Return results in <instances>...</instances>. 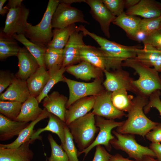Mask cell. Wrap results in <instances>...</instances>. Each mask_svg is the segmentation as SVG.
<instances>
[{
	"label": "cell",
	"mask_w": 161,
	"mask_h": 161,
	"mask_svg": "<svg viewBox=\"0 0 161 161\" xmlns=\"http://www.w3.org/2000/svg\"><path fill=\"white\" fill-rule=\"evenodd\" d=\"M77 29L83 32L85 36L88 35L92 38L100 46L99 48L106 59L105 70L108 71L122 68L124 61L135 58L138 49L142 48L140 45L126 46L111 41L89 32L82 25L78 26Z\"/></svg>",
	"instance_id": "cell-1"
},
{
	"label": "cell",
	"mask_w": 161,
	"mask_h": 161,
	"mask_svg": "<svg viewBox=\"0 0 161 161\" xmlns=\"http://www.w3.org/2000/svg\"><path fill=\"white\" fill-rule=\"evenodd\" d=\"M148 101L147 97L136 95L133 99L131 108L128 112L127 119L123 125L117 128L116 131L122 134L138 135L144 138L159 123L150 120L144 112V108Z\"/></svg>",
	"instance_id": "cell-2"
},
{
	"label": "cell",
	"mask_w": 161,
	"mask_h": 161,
	"mask_svg": "<svg viewBox=\"0 0 161 161\" xmlns=\"http://www.w3.org/2000/svg\"><path fill=\"white\" fill-rule=\"evenodd\" d=\"M122 66L133 69L139 75L138 79L133 80L132 83L140 95L148 98L154 91H161V78L154 68L143 64L135 58L124 61Z\"/></svg>",
	"instance_id": "cell-3"
},
{
	"label": "cell",
	"mask_w": 161,
	"mask_h": 161,
	"mask_svg": "<svg viewBox=\"0 0 161 161\" xmlns=\"http://www.w3.org/2000/svg\"><path fill=\"white\" fill-rule=\"evenodd\" d=\"M58 0H49L41 21L32 25L28 23L24 35L32 42L47 47L53 37L52 20L58 4Z\"/></svg>",
	"instance_id": "cell-4"
},
{
	"label": "cell",
	"mask_w": 161,
	"mask_h": 161,
	"mask_svg": "<svg viewBox=\"0 0 161 161\" xmlns=\"http://www.w3.org/2000/svg\"><path fill=\"white\" fill-rule=\"evenodd\" d=\"M67 126L79 151L90 145L99 131L95 125V116L92 112L75 120Z\"/></svg>",
	"instance_id": "cell-5"
},
{
	"label": "cell",
	"mask_w": 161,
	"mask_h": 161,
	"mask_svg": "<svg viewBox=\"0 0 161 161\" xmlns=\"http://www.w3.org/2000/svg\"><path fill=\"white\" fill-rule=\"evenodd\" d=\"M112 133L115 138L110 142L112 146L125 152L130 158L137 161H141L145 156L156 158L155 154L149 147L143 146L137 142L134 135L122 134L115 130Z\"/></svg>",
	"instance_id": "cell-6"
},
{
	"label": "cell",
	"mask_w": 161,
	"mask_h": 161,
	"mask_svg": "<svg viewBox=\"0 0 161 161\" xmlns=\"http://www.w3.org/2000/svg\"><path fill=\"white\" fill-rule=\"evenodd\" d=\"M64 82L66 83L69 90L66 109L76 101L88 96H96L105 89L103 85V78L95 79L92 82L86 83L75 81L64 76Z\"/></svg>",
	"instance_id": "cell-7"
},
{
	"label": "cell",
	"mask_w": 161,
	"mask_h": 161,
	"mask_svg": "<svg viewBox=\"0 0 161 161\" xmlns=\"http://www.w3.org/2000/svg\"><path fill=\"white\" fill-rule=\"evenodd\" d=\"M95 125L99 128V132L93 143L88 148L81 151H78V156L82 154L85 158L89 152L97 145H103L108 151H110L112 146L110 143L115 137L112 134V130L122 126L125 120L116 121L114 120L107 119L98 116H95Z\"/></svg>",
	"instance_id": "cell-8"
},
{
	"label": "cell",
	"mask_w": 161,
	"mask_h": 161,
	"mask_svg": "<svg viewBox=\"0 0 161 161\" xmlns=\"http://www.w3.org/2000/svg\"><path fill=\"white\" fill-rule=\"evenodd\" d=\"M77 22L89 24L84 19L81 10L71 5L59 3L52 17V28H63Z\"/></svg>",
	"instance_id": "cell-9"
},
{
	"label": "cell",
	"mask_w": 161,
	"mask_h": 161,
	"mask_svg": "<svg viewBox=\"0 0 161 161\" xmlns=\"http://www.w3.org/2000/svg\"><path fill=\"white\" fill-rule=\"evenodd\" d=\"M103 72L105 79L103 85L106 90L112 92L120 89H125L136 95H140L133 84L134 79L131 78L128 72L122 68L112 71L105 70Z\"/></svg>",
	"instance_id": "cell-10"
},
{
	"label": "cell",
	"mask_w": 161,
	"mask_h": 161,
	"mask_svg": "<svg viewBox=\"0 0 161 161\" xmlns=\"http://www.w3.org/2000/svg\"><path fill=\"white\" fill-rule=\"evenodd\" d=\"M8 10L3 32L10 36L16 34L24 35L28 23L29 10L22 4L19 7Z\"/></svg>",
	"instance_id": "cell-11"
},
{
	"label": "cell",
	"mask_w": 161,
	"mask_h": 161,
	"mask_svg": "<svg viewBox=\"0 0 161 161\" xmlns=\"http://www.w3.org/2000/svg\"><path fill=\"white\" fill-rule=\"evenodd\" d=\"M111 92L106 89L95 96L92 113L95 116L107 119H120L126 116L125 113L117 109L113 105Z\"/></svg>",
	"instance_id": "cell-12"
},
{
	"label": "cell",
	"mask_w": 161,
	"mask_h": 161,
	"mask_svg": "<svg viewBox=\"0 0 161 161\" xmlns=\"http://www.w3.org/2000/svg\"><path fill=\"white\" fill-rule=\"evenodd\" d=\"M78 27V26H77ZM83 32L77 29L71 33L68 42L63 49L62 66L64 67L76 64L81 61L80 51L84 44Z\"/></svg>",
	"instance_id": "cell-13"
},
{
	"label": "cell",
	"mask_w": 161,
	"mask_h": 161,
	"mask_svg": "<svg viewBox=\"0 0 161 161\" xmlns=\"http://www.w3.org/2000/svg\"><path fill=\"white\" fill-rule=\"evenodd\" d=\"M85 2L90 7V14L99 23L105 35L108 38H110V24L116 17L111 13L101 0H85Z\"/></svg>",
	"instance_id": "cell-14"
},
{
	"label": "cell",
	"mask_w": 161,
	"mask_h": 161,
	"mask_svg": "<svg viewBox=\"0 0 161 161\" xmlns=\"http://www.w3.org/2000/svg\"><path fill=\"white\" fill-rule=\"evenodd\" d=\"M17 57L18 70L15 75L19 79L26 81L40 66L35 57L24 47H20Z\"/></svg>",
	"instance_id": "cell-15"
},
{
	"label": "cell",
	"mask_w": 161,
	"mask_h": 161,
	"mask_svg": "<svg viewBox=\"0 0 161 161\" xmlns=\"http://www.w3.org/2000/svg\"><path fill=\"white\" fill-rule=\"evenodd\" d=\"M95 96H90L80 99L66 109L65 123L68 126L75 120L82 117L93 109Z\"/></svg>",
	"instance_id": "cell-16"
},
{
	"label": "cell",
	"mask_w": 161,
	"mask_h": 161,
	"mask_svg": "<svg viewBox=\"0 0 161 161\" xmlns=\"http://www.w3.org/2000/svg\"><path fill=\"white\" fill-rule=\"evenodd\" d=\"M30 95L26 81L15 76L12 83L6 91L0 94V99L2 101H16L22 103Z\"/></svg>",
	"instance_id": "cell-17"
},
{
	"label": "cell",
	"mask_w": 161,
	"mask_h": 161,
	"mask_svg": "<svg viewBox=\"0 0 161 161\" xmlns=\"http://www.w3.org/2000/svg\"><path fill=\"white\" fill-rule=\"evenodd\" d=\"M125 13L143 18L158 17L161 16V3L154 0H140L137 4L127 9Z\"/></svg>",
	"instance_id": "cell-18"
},
{
	"label": "cell",
	"mask_w": 161,
	"mask_h": 161,
	"mask_svg": "<svg viewBox=\"0 0 161 161\" xmlns=\"http://www.w3.org/2000/svg\"><path fill=\"white\" fill-rule=\"evenodd\" d=\"M68 99L55 91L48 95L43 99V106L49 113L58 117L65 122L66 105Z\"/></svg>",
	"instance_id": "cell-19"
},
{
	"label": "cell",
	"mask_w": 161,
	"mask_h": 161,
	"mask_svg": "<svg viewBox=\"0 0 161 161\" xmlns=\"http://www.w3.org/2000/svg\"><path fill=\"white\" fill-rule=\"evenodd\" d=\"M65 69L66 71L77 79L89 81L92 79L103 78V71L85 61Z\"/></svg>",
	"instance_id": "cell-20"
},
{
	"label": "cell",
	"mask_w": 161,
	"mask_h": 161,
	"mask_svg": "<svg viewBox=\"0 0 161 161\" xmlns=\"http://www.w3.org/2000/svg\"><path fill=\"white\" fill-rule=\"evenodd\" d=\"M30 141L14 148L0 147V161H32L34 153L29 148Z\"/></svg>",
	"instance_id": "cell-21"
},
{
	"label": "cell",
	"mask_w": 161,
	"mask_h": 161,
	"mask_svg": "<svg viewBox=\"0 0 161 161\" xmlns=\"http://www.w3.org/2000/svg\"><path fill=\"white\" fill-rule=\"evenodd\" d=\"M143 64L161 73V50L149 45L138 49L135 58Z\"/></svg>",
	"instance_id": "cell-22"
},
{
	"label": "cell",
	"mask_w": 161,
	"mask_h": 161,
	"mask_svg": "<svg viewBox=\"0 0 161 161\" xmlns=\"http://www.w3.org/2000/svg\"><path fill=\"white\" fill-rule=\"evenodd\" d=\"M47 125L44 127L39 128L34 131L31 139V143L37 139L40 140V134L45 131H50L57 135L60 139L61 145L63 147L65 142L64 128L66 125L65 123L55 115L50 113Z\"/></svg>",
	"instance_id": "cell-23"
},
{
	"label": "cell",
	"mask_w": 161,
	"mask_h": 161,
	"mask_svg": "<svg viewBox=\"0 0 161 161\" xmlns=\"http://www.w3.org/2000/svg\"><path fill=\"white\" fill-rule=\"evenodd\" d=\"M29 124L28 123L11 120L0 114V140L7 141L18 135Z\"/></svg>",
	"instance_id": "cell-24"
},
{
	"label": "cell",
	"mask_w": 161,
	"mask_h": 161,
	"mask_svg": "<svg viewBox=\"0 0 161 161\" xmlns=\"http://www.w3.org/2000/svg\"><path fill=\"white\" fill-rule=\"evenodd\" d=\"M49 77L48 70L44 66H40L26 80L30 95L36 97L43 90Z\"/></svg>",
	"instance_id": "cell-25"
},
{
	"label": "cell",
	"mask_w": 161,
	"mask_h": 161,
	"mask_svg": "<svg viewBox=\"0 0 161 161\" xmlns=\"http://www.w3.org/2000/svg\"><path fill=\"white\" fill-rule=\"evenodd\" d=\"M81 61H86L103 72L106 69V61L104 55L99 49L85 44L80 51Z\"/></svg>",
	"instance_id": "cell-26"
},
{
	"label": "cell",
	"mask_w": 161,
	"mask_h": 161,
	"mask_svg": "<svg viewBox=\"0 0 161 161\" xmlns=\"http://www.w3.org/2000/svg\"><path fill=\"white\" fill-rule=\"evenodd\" d=\"M38 104L36 98L30 95L22 103L20 113L15 120L28 123L36 119L43 111Z\"/></svg>",
	"instance_id": "cell-27"
},
{
	"label": "cell",
	"mask_w": 161,
	"mask_h": 161,
	"mask_svg": "<svg viewBox=\"0 0 161 161\" xmlns=\"http://www.w3.org/2000/svg\"><path fill=\"white\" fill-rule=\"evenodd\" d=\"M50 113L44 108L42 114L35 120L32 121L19 133L17 138L13 142L7 144H0V147L9 148H18L23 143L30 141L34 131L35 126L40 121L49 117Z\"/></svg>",
	"instance_id": "cell-28"
},
{
	"label": "cell",
	"mask_w": 161,
	"mask_h": 161,
	"mask_svg": "<svg viewBox=\"0 0 161 161\" xmlns=\"http://www.w3.org/2000/svg\"><path fill=\"white\" fill-rule=\"evenodd\" d=\"M141 20L136 16L127 15L124 12L116 17L112 23L121 28L125 32L127 36L133 40L138 30Z\"/></svg>",
	"instance_id": "cell-29"
},
{
	"label": "cell",
	"mask_w": 161,
	"mask_h": 161,
	"mask_svg": "<svg viewBox=\"0 0 161 161\" xmlns=\"http://www.w3.org/2000/svg\"><path fill=\"white\" fill-rule=\"evenodd\" d=\"M78 26L73 24L62 29H54L52 30V39L47 48L63 49L67 44L72 32Z\"/></svg>",
	"instance_id": "cell-30"
},
{
	"label": "cell",
	"mask_w": 161,
	"mask_h": 161,
	"mask_svg": "<svg viewBox=\"0 0 161 161\" xmlns=\"http://www.w3.org/2000/svg\"><path fill=\"white\" fill-rule=\"evenodd\" d=\"M13 36L4 34L1 30L0 32V60H5L12 56H17L20 47Z\"/></svg>",
	"instance_id": "cell-31"
},
{
	"label": "cell",
	"mask_w": 161,
	"mask_h": 161,
	"mask_svg": "<svg viewBox=\"0 0 161 161\" xmlns=\"http://www.w3.org/2000/svg\"><path fill=\"white\" fill-rule=\"evenodd\" d=\"M12 36L24 46L35 58L40 66H45L44 56L47 47L32 42L23 34H16Z\"/></svg>",
	"instance_id": "cell-32"
},
{
	"label": "cell",
	"mask_w": 161,
	"mask_h": 161,
	"mask_svg": "<svg viewBox=\"0 0 161 161\" xmlns=\"http://www.w3.org/2000/svg\"><path fill=\"white\" fill-rule=\"evenodd\" d=\"M49 73L48 79L43 90L36 99L39 103L48 95L53 87L58 82H64L63 74L66 71L65 68L62 66H55L48 70Z\"/></svg>",
	"instance_id": "cell-33"
},
{
	"label": "cell",
	"mask_w": 161,
	"mask_h": 161,
	"mask_svg": "<svg viewBox=\"0 0 161 161\" xmlns=\"http://www.w3.org/2000/svg\"><path fill=\"white\" fill-rule=\"evenodd\" d=\"M111 100L114 107L122 112H128L133 105L134 97L128 95L125 89H120L111 92Z\"/></svg>",
	"instance_id": "cell-34"
},
{
	"label": "cell",
	"mask_w": 161,
	"mask_h": 161,
	"mask_svg": "<svg viewBox=\"0 0 161 161\" xmlns=\"http://www.w3.org/2000/svg\"><path fill=\"white\" fill-rule=\"evenodd\" d=\"M22 103L16 101L0 100V114L11 120H15L20 113Z\"/></svg>",
	"instance_id": "cell-35"
},
{
	"label": "cell",
	"mask_w": 161,
	"mask_h": 161,
	"mask_svg": "<svg viewBox=\"0 0 161 161\" xmlns=\"http://www.w3.org/2000/svg\"><path fill=\"white\" fill-rule=\"evenodd\" d=\"M63 49L47 48L44 56L45 67L48 70L55 66H62Z\"/></svg>",
	"instance_id": "cell-36"
},
{
	"label": "cell",
	"mask_w": 161,
	"mask_h": 161,
	"mask_svg": "<svg viewBox=\"0 0 161 161\" xmlns=\"http://www.w3.org/2000/svg\"><path fill=\"white\" fill-rule=\"evenodd\" d=\"M47 139L51 148V155L47 161H69L61 145L58 144L51 134H48Z\"/></svg>",
	"instance_id": "cell-37"
},
{
	"label": "cell",
	"mask_w": 161,
	"mask_h": 161,
	"mask_svg": "<svg viewBox=\"0 0 161 161\" xmlns=\"http://www.w3.org/2000/svg\"><path fill=\"white\" fill-rule=\"evenodd\" d=\"M161 16L157 18H143L141 20L138 30L148 36L161 30Z\"/></svg>",
	"instance_id": "cell-38"
},
{
	"label": "cell",
	"mask_w": 161,
	"mask_h": 161,
	"mask_svg": "<svg viewBox=\"0 0 161 161\" xmlns=\"http://www.w3.org/2000/svg\"><path fill=\"white\" fill-rule=\"evenodd\" d=\"M65 142L63 148L66 152L69 161H79L78 158V151L73 138L66 125L64 128Z\"/></svg>",
	"instance_id": "cell-39"
},
{
	"label": "cell",
	"mask_w": 161,
	"mask_h": 161,
	"mask_svg": "<svg viewBox=\"0 0 161 161\" xmlns=\"http://www.w3.org/2000/svg\"><path fill=\"white\" fill-rule=\"evenodd\" d=\"M161 91L160 90H157L150 95L148 103L143 109L145 114L148 113L151 108H154L158 111L161 116Z\"/></svg>",
	"instance_id": "cell-40"
},
{
	"label": "cell",
	"mask_w": 161,
	"mask_h": 161,
	"mask_svg": "<svg viewBox=\"0 0 161 161\" xmlns=\"http://www.w3.org/2000/svg\"><path fill=\"white\" fill-rule=\"evenodd\" d=\"M102 2L111 13L116 17L124 12V1L123 0H101Z\"/></svg>",
	"instance_id": "cell-41"
},
{
	"label": "cell",
	"mask_w": 161,
	"mask_h": 161,
	"mask_svg": "<svg viewBox=\"0 0 161 161\" xmlns=\"http://www.w3.org/2000/svg\"><path fill=\"white\" fill-rule=\"evenodd\" d=\"M15 75L8 70L0 71V93L7 89L12 83Z\"/></svg>",
	"instance_id": "cell-42"
},
{
	"label": "cell",
	"mask_w": 161,
	"mask_h": 161,
	"mask_svg": "<svg viewBox=\"0 0 161 161\" xmlns=\"http://www.w3.org/2000/svg\"><path fill=\"white\" fill-rule=\"evenodd\" d=\"M143 43L161 50V30L147 36Z\"/></svg>",
	"instance_id": "cell-43"
},
{
	"label": "cell",
	"mask_w": 161,
	"mask_h": 161,
	"mask_svg": "<svg viewBox=\"0 0 161 161\" xmlns=\"http://www.w3.org/2000/svg\"><path fill=\"white\" fill-rule=\"evenodd\" d=\"M106 148L99 145L96 146L94 157L92 161H109L112 156Z\"/></svg>",
	"instance_id": "cell-44"
},
{
	"label": "cell",
	"mask_w": 161,
	"mask_h": 161,
	"mask_svg": "<svg viewBox=\"0 0 161 161\" xmlns=\"http://www.w3.org/2000/svg\"><path fill=\"white\" fill-rule=\"evenodd\" d=\"M145 137L151 143H160L161 142V123H159L146 135Z\"/></svg>",
	"instance_id": "cell-45"
},
{
	"label": "cell",
	"mask_w": 161,
	"mask_h": 161,
	"mask_svg": "<svg viewBox=\"0 0 161 161\" xmlns=\"http://www.w3.org/2000/svg\"><path fill=\"white\" fill-rule=\"evenodd\" d=\"M149 148L155 154L157 160L159 161H161V144L151 143L150 144Z\"/></svg>",
	"instance_id": "cell-46"
},
{
	"label": "cell",
	"mask_w": 161,
	"mask_h": 161,
	"mask_svg": "<svg viewBox=\"0 0 161 161\" xmlns=\"http://www.w3.org/2000/svg\"><path fill=\"white\" fill-rule=\"evenodd\" d=\"M23 1L22 0H9L5 6L8 10L16 8L21 5Z\"/></svg>",
	"instance_id": "cell-47"
},
{
	"label": "cell",
	"mask_w": 161,
	"mask_h": 161,
	"mask_svg": "<svg viewBox=\"0 0 161 161\" xmlns=\"http://www.w3.org/2000/svg\"><path fill=\"white\" fill-rule=\"evenodd\" d=\"M109 161H137L124 157L121 155L117 154L112 155Z\"/></svg>",
	"instance_id": "cell-48"
},
{
	"label": "cell",
	"mask_w": 161,
	"mask_h": 161,
	"mask_svg": "<svg viewBox=\"0 0 161 161\" xmlns=\"http://www.w3.org/2000/svg\"><path fill=\"white\" fill-rule=\"evenodd\" d=\"M147 37L144 32L138 30L134 36L133 40L139 42H143Z\"/></svg>",
	"instance_id": "cell-49"
},
{
	"label": "cell",
	"mask_w": 161,
	"mask_h": 161,
	"mask_svg": "<svg viewBox=\"0 0 161 161\" xmlns=\"http://www.w3.org/2000/svg\"><path fill=\"white\" fill-rule=\"evenodd\" d=\"M6 1V0H0V14L2 16H4L9 12V10L5 6L3 7Z\"/></svg>",
	"instance_id": "cell-50"
},
{
	"label": "cell",
	"mask_w": 161,
	"mask_h": 161,
	"mask_svg": "<svg viewBox=\"0 0 161 161\" xmlns=\"http://www.w3.org/2000/svg\"><path fill=\"white\" fill-rule=\"evenodd\" d=\"M140 0H125L124 4L125 8L128 9L134 6L140 1Z\"/></svg>",
	"instance_id": "cell-51"
},
{
	"label": "cell",
	"mask_w": 161,
	"mask_h": 161,
	"mask_svg": "<svg viewBox=\"0 0 161 161\" xmlns=\"http://www.w3.org/2000/svg\"><path fill=\"white\" fill-rule=\"evenodd\" d=\"M59 1V3H63L70 5L73 3L85 2V0H61Z\"/></svg>",
	"instance_id": "cell-52"
},
{
	"label": "cell",
	"mask_w": 161,
	"mask_h": 161,
	"mask_svg": "<svg viewBox=\"0 0 161 161\" xmlns=\"http://www.w3.org/2000/svg\"><path fill=\"white\" fill-rule=\"evenodd\" d=\"M141 161H159L154 158L148 156H144Z\"/></svg>",
	"instance_id": "cell-53"
},
{
	"label": "cell",
	"mask_w": 161,
	"mask_h": 161,
	"mask_svg": "<svg viewBox=\"0 0 161 161\" xmlns=\"http://www.w3.org/2000/svg\"><path fill=\"white\" fill-rule=\"evenodd\" d=\"M160 28H161V25H160Z\"/></svg>",
	"instance_id": "cell-54"
},
{
	"label": "cell",
	"mask_w": 161,
	"mask_h": 161,
	"mask_svg": "<svg viewBox=\"0 0 161 161\" xmlns=\"http://www.w3.org/2000/svg\"><path fill=\"white\" fill-rule=\"evenodd\" d=\"M160 77H161V75H160Z\"/></svg>",
	"instance_id": "cell-55"
}]
</instances>
